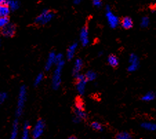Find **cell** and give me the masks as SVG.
<instances>
[{"label":"cell","mask_w":156,"mask_h":139,"mask_svg":"<svg viewBox=\"0 0 156 139\" xmlns=\"http://www.w3.org/2000/svg\"><path fill=\"white\" fill-rule=\"evenodd\" d=\"M0 46H1V40H0Z\"/></svg>","instance_id":"obj_37"},{"label":"cell","mask_w":156,"mask_h":139,"mask_svg":"<svg viewBox=\"0 0 156 139\" xmlns=\"http://www.w3.org/2000/svg\"><path fill=\"white\" fill-rule=\"evenodd\" d=\"M69 138L70 139H75L76 137L75 136H70V137H69Z\"/></svg>","instance_id":"obj_36"},{"label":"cell","mask_w":156,"mask_h":139,"mask_svg":"<svg viewBox=\"0 0 156 139\" xmlns=\"http://www.w3.org/2000/svg\"><path fill=\"white\" fill-rule=\"evenodd\" d=\"M122 26L123 27L124 29H131L133 25V20L129 17H126L122 19V22H121Z\"/></svg>","instance_id":"obj_13"},{"label":"cell","mask_w":156,"mask_h":139,"mask_svg":"<svg viewBox=\"0 0 156 139\" xmlns=\"http://www.w3.org/2000/svg\"><path fill=\"white\" fill-rule=\"evenodd\" d=\"M64 65V61L57 63V67L54 71L53 78H52V86L54 89H59L62 83V72Z\"/></svg>","instance_id":"obj_1"},{"label":"cell","mask_w":156,"mask_h":139,"mask_svg":"<svg viewBox=\"0 0 156 139\" xmlns=\"http://www.w3.org/2000/svg\"><path fill=\"white\" fill-rule=\"evenodd\" d=\"M18 131H19V125H18V122L17 120H15L14 122L13 125V129H12V132H11V136L10 138L15 139L17 137L18 135Z\"/></svg>","instance_id":"obj_18"},{"label":"cell","mask_w":156,"mask_h":139,"mask_svg":"<svg viewBox=\"0 0 156 139\" xmlns=\"http://www.w3.org/2000/svg\"><path fill=\"white\" fill-rule=\"evenodd\" d=\"M78 46L77 43H74L68 47L67 52H66V57L68 60H71L74 57L75 54L76 50H77Z\"/></svg>","instance_id":"obj_9"},{"label":"cell","mask_w":156,"mask_h":139,"mask_svg":"<svg viewBox=\"0 0 156 139\" xmlns=\"http://www.w3.org/2000/svg\"><path fill=\"white\" fill-rule=\"evenodd\" d=\"M8 23H9V19L8 17H0V28H2Z\"/></svg>","instance_id":"obj_27"},{"label":"cell","mask_w":156,"mask_h":139,"mask_svg":"<svg viewBox=\"0 0 156 139\" xmlns=\"http://www.w3.org/2000/svg\"><path fill=\"white\" fill-rule=\"evenodd\" d=\"M155 94L153 92H148L142 97V100L145 102H149L155 99Z\"/></svg>","instance_id":"obj_22"},{"label":"cell","mask_w":156,"mask_h":139,"mask_svg":"<svg viewBox=\"0 0 156 139\" xmlns=\"http://www.w3.org/2000/svg\"><path fill=\"white\" fill-rule=\"evenodd\" d=\"M6 98H7V94H6V93L4 92L0 93V104L2 103Z\"/></svg>","instance_id":"obj_31"},{"label":"cell","mask_w":156,"mask_h":139,"mask_svg":"<svg viewBox=\"0 0 156 139\" xmlns=\"http://www.w3.org/2000/svg\"><path fill=\"white\" fill-rule=\"evenodd\" d=\"M93 4L97 8H100L102 6V0H93Z\"/></svg>","instance_id":"obj_29"},{"label":"cell","mask_w":156,"mask_h":139,"mask_svg":"<svg viewBox=\"0 0 156 139\" xmlns=\"http://www.w3.org/2000/svg\"><path fill=\"white\" fill-rule=\"evenodd\" d=\"M79 39H80L81 45L84 47L86 46L89 43L88 37V30L87 26H84L81 28L80 34H79Z\"/></svg>","instance_id":"obj_8"},{"label":"cell","mask_w":156,"mask_h":139,"mask_svg":"<svg viewBox=\"0 0 156 139\" xmlns=\"http://www.w3.org/2000/svg\"><path fill=\"white\" fill-rule=\"evenodd\" d=\"M81 0H73L74 4H75V5L79 4V3H81Z\"/></svg>","instance_id":"obj_35"},{"label":"cell","mask_w":156,"mask_h":139,"mask_svg":"<svg viewBox=\"0 0 156 139\" xmlns=\"http://www.w3.org/2000/svg\"><path fill=\"white\" fill-rule=\"evenodd\" d=\"M8 0H0V4L1 5H6Z\"/></svg>","instance_id":"obj_34"},{"label":"cell","mask_w":156,"mask_h":139,"mask_svg":"<svg viewBox=\"0 0 156 139\" xmlns=\"http://www.w3.org/2000/svg\"><path fill=\"white\" fill-rule=\"evenodd\" d=\"M87 81L86 79H82L77 81V85H76V88L78 93L80 95H83L85 92V89H86V85Z\"/></svg>","instance_id":"obj_11"},{"label":"cell","mask_w":156,"mask_h":139,"mask_svg":"<svg viewBox=\"0 0 156 139\" xmlns=\"http://www.w3.org/2000/svg\"><path fill=\"white\" fill-rule=\"evenodd\" d=\"M63 55L62 54H55V63H58L59 62L64 61V59H63Z\"/></svg>","instance_id":"obj_30"},{"label":"cell","mask_w":156,"mask_h":139,"mask_svg":"<svg viewBox=\"0 0 156 139\" xmlns=\"http://www.w3.org/2000/svg\"><path fill=\"white\" fill-rule=\"evenodd\" d=\"M91 127L93 129H95V130L96 131H102L103 130V127L102 126L101 124L100 123V122H98L97 121H95L91 123Z\"/></svg>","instance_id":"obj_24"},{"label":"cell","mask_w":156,"mask_h":139,"mask_svg":"<svg viewBox=\"0 0 156 139\" xmlns=\"http://www.w3.org/2000/svg\"><path fill=\"white\" fill-rule=\"evenodd\" d=\"M116 138L118 139H131V135L129 132L127 131H122V132L119 133L116 136Z\"/></svg>","instance_id":"obj_23"},{"label":"cell","mask_w":156,"mask_h":139,"mask_svg":"<svg viewBox=\"0 0 156 139\" xmlns=\"http://www.w3.org/2000/svg\"><path fill=\"white\" fill-rule=\"evenodd\" d=\"M54 17H55V14L53 12L50 11L49 10H44L41 12L40 15L35 19V23L36 24L44 25L49 23Z\"/></svg>","instance_id":"obj_3"},{"label":"cell","mask_w":156,"mask_h":139,"mask_svg":"<svg viewBox=\"0 0 156 139\" xmlns=\"http://www.w3.org/2000/svg\"><path fill=\"white\" fill-rule=\"evenodd\" d=\"M107 61L108 63L109 64V65H111V66L113 67H116L119 65L118 58L117 57L116 55H114V54H111V55H109V57H108Z\"/></svg>","instance_id":"obj_14"},{"label":"cell","mask_w":156,"mask_h":139,"mask_svg":"<svg viewBox=\"0 0 156 139\" xmlns=\"http://www.w3.org/2000/svg\"><path fill=\"white\" fill-rule=\"evenodd\" d=\"M75 116H77L81 120H85L87 118V114L86 111H85L84 109L75 108Z\"/></svg>","instance_id":"obj_15"},{"label":"cell","mask_w":156,"mask_h":139,"mask_svg":"<svg viewBox=\"0 0 156 139\" xmlns=\"http://www.w3.org/2000/svg\"><path fill=\"white\" fill-rule=\"evenodd\" d=\"M129 63L130 65L128 67V71L129 72H135L139 67L140 62H139V58L135 54H131L129 57Z\"/></svg>","instance_id":"obj_6"},{"label":"cell","mask_w":156,"mask_h":139,"mask_svg":"<svg viewBox=\"0 0 156 139\" xmlns=\"http://www.w3.org/2000/svg\"><path fill=\"white\" fill-rule=\"evenodd\" d=\"M30 133V124L29 122H26L23 127V132H22V138L28 139L29 138Z\"/></svg>","instance_id":"obj_19"},{"label":"cell","mask_w":156,"mask_h":139,"mask_svg":"<svg viewBox=\"0 0 156 139\" xmlns=\"http://www.w3.org/2000/svg\"><path fill=\"white\" fill-rule=\"evenodd\" d=\"M75 108H79V109H84V103L82 100H77L76 101L75 103Z\"/></svg>","instance_id":"obj_28"},{"label":"cell","mask_w":156,"mask_h":139,"mask_svg":"<svg viewBox=\"0 0 156 139\" xmlns=\"http://www.w3.org/2000/svg\"><path fill=\"white\" fill-rule=\"evenodd\" d=\"M15 33V26L13 23H8L1 29V34L6 37H12Z\"/></svg>","instance_id":"obj_7"},{"label":"cell","mask_w":156,"mask_h":139,"mask_svg":"<svg viewBox=\"0 0 156 139\" xmlns=\"http://www.w3.org/2000/svg\"><path fill=\"white\" fill-rule=\"evenodd\" d=\"M45 129V122L44 120H39L35 124L32 130V136L34 138H38L43 134Z\"/></svg>","instance_id":"obj_5"},{"label":"cell","mask_w":156,"mask_h":139,"mask_svg":"<svg viewBox=\"0 0 156 139\" xmlns=\"http://www.w3.org/2000/svg\"><path fill=\"white\" fill-rule=\"evenodd\" d=\"M75 76V78L77 79V81H79V80H82L84 79V75H83V74H80V73H78V74H75V75H74Z\"/></svg>","instance_id":"obj_32"},{"label":"cell","mask_w":156,"mask_h":139,"mask_svg":"<svg viewBox=\"0 0 156 139\" xmlns=\"http://www.w3.org/2000/svg\"><path fill=\"white\" fill-rule=\"evenodd\" d=\"M55 52H51L49 54V57H48L47 61H46L45 65V70L46 71H49L53 65L54 63H55Z\"/></svg>","instance_id":"obj_10"},{"label":"cell","mask_w":156,"mask_h":139,"mask_svg":"<svg viewBox=\"0 0 156 139\" xmlns=\"http://www.w3.org/2000/svg\"><path fill=\"white\" fill-rule=\"evenodd\" d=\"M84 77H85V79H86L87 81H94V80L96 78V77H97V74H96L95 72H93V71L89 70V71H87L86 74H85Z\"/></svg>","instance_id":"obj_21"},{"label":"cell","mask_w":156,"mask_h":139,"mask_svg":"<svg viewBox=\"0 0 156 139\" xmlns=\"http://www.w3.org/2000/svg\"><path fill=\"white\" fill-rule=\"evenodd\" d=\"M149 18L148 17H144L142 18V20H141V26L142 28H146V27L148 26L149 25Z\"/></svg>","instance_id":"obj_26"},{"label":"cell","mask_w":156,"mask_h":139,"mask_svg":"<svg viewBox=\"0 0 156 139\" xmlns=\"http://www.w3.org/2000/svg\"><path fill=\"white\" fill-rule=\"evenodd\" d=\"M44 79V74L43 73H40V74H39L38 76H37V77L35 78V81H34V85L35 86H37V85H38L39 84H40L42 83V81H43Z\"/></svg>","instance_id":"obj_25"},{"label":"cell","mask_w":156,"mask_h":139,"mask_svg":"<svg viewBox=\"0 0 156 139\" xmlns=\"http://www.w3.org/2000/svg\"><path fill=\"white\" fill-rule=\"evenodd\" d=\"M26 100V88L24 85L20 87L19 96L17 100V107L16 115L17 116H20L23 112L24 108L25 102Z\"/></svg>","instance_id":"obj_2"},{"label":"cell","mask_w":156,"mask_h":139,"mask_svg":"<svg viewBox=\"0 0 156 139\" xmlns=\"http://www.w3.org/2000/svg\"><path fill=\"white\" fill-rule=\"evenodd\" d=\"M81 119L79 118H78L77 116H75V117H74V118H73V122H75V123H79V122L81 121Z\"/></svg>","instance_id":"obj_33"},{"label":"cell","mask_w":156,"mask_h":139,"mask_svg":"<svg viewBox=\"0 0 156 139\" xmlns=\"http://www.w3.org/2000/svg\"><path fill=\"white\" fill-rule=\"evenodd\" d=\"M83 61L80 58H77L76 59V61L75 62V65H74L73 67V75H75V74H78V73L80 72L81 70L82 69L83 67Z\"/></svg>","instance_id":"obj_12"},{"label":"cell","mask_w":156,"mask_h":139,"mask_svg":"<svg viewBox=\"0 0 156 139\" xmlns=\"http://www.w3.org/2000/svg\"><path fill=\"white\" fill-rule=\"evenodd\" d=\"M141 127L148 131H155L156 129V125L153 122H144L141 124Z\"/></svg>","instance_id":"obj_16"},{"label":"cell","mask_w":156,"mask_h":139,"mask_svg":"<svg viewBox=\"0 0 156 139\" xmlns=\"http://www.w3.org/2000/svg\"><path fill=\"white\" fill-rule=\"evenodd\" d=\"M106 17H107L108 23L111 28H116L119 25L120 19L116 14H113V12L111 11L109 6H106Z\"/></svg>","instance_id":"obj_4"},{"label":"cell","mask_w":156,"mask_h":139,"mask_svg":"<svg viewBox=\"0 0 156 139\" xmlns=\"http://www.w3.org/2000/svg\"><path fill=\"white\" fill-rule=\"evenodd\" d=\"M10 13V8L7 5H0V17H8Z\"/></svg>","instance_id":"obj_20"},{"label":"cell","mask_w":156,"mask_h":139,"mask_svg":"<svg viewBox=\"0 0 156 139\" xmlns=\"http://www.w3.org/2000/svg\"><path fill=\"white\" fill-rule=\"evenodd\" d=\"M6 5L10 8V10H16L19 8L20 2L16 1V0H8V2H7Z\"/></svg>","instance_id":"obj_17"}]
</instances>
